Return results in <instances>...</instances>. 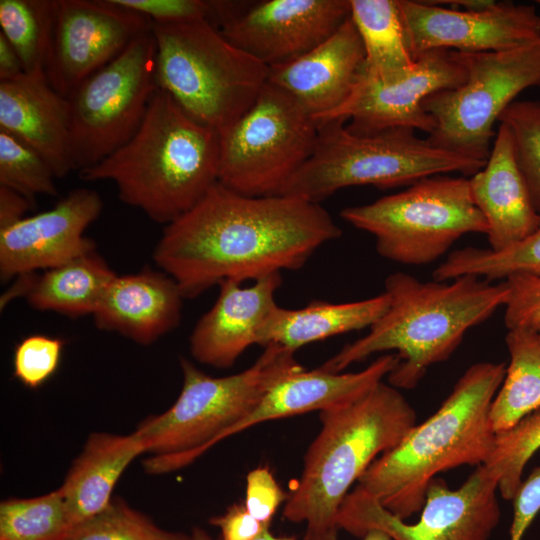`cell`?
<instances>
[{"label":"cell","mask_w":540,"mask_h":540,"mask_svg":"<svg viewBox=\"0 0 540 540\" xmlns=\"http://www.w3.org/2000/svg\"><path fill=\"white\" fill-rule=\"evenodd\" d=\"M341 228L319 204L286 195L248 196L220 182L165 225L156 265L195 298L225 280L240 283L298 270Z\"/></svg>","instance_id":"cell-1"},{"label":"cell","mask_w":540,"mask_h":540,"mask_svg":"<svg viewBox=\"0 0 540 540\" xmlns=\"http://www.w3.org/2000/svg\"><path fill=\"white\" fill-rule=\"evenodd\" d=\"M389 305L369 332L345 345L320 369L340 373L373 354L396 351L400 362L387 376L397 389H412L427 369L447 360L466 332L486 321L508 298L507 283L492 284L472 275L421 282L404 273L384 283Z\"/></svg>","instance_id":"cell-2"},{"label":"cell","mask_w":540,"mask_h":540,"mask_svg":"<svg viewBox=\"0 0 540 540\" xmlns=\"http://www.w3.org/2000/svg\"><path fill=\"white\" fill-rule=\"evenodd\" d=\"M219 154V132L158 88L133 137L78 175L83 181L113 182L123 203L167 225L218 182Z\"/></svg>","instance_id":"cell-3"},{"label":"cell","mask_w":540,"mask_h":540,"mask_svg":"<svg viewBox=\"0 0 540 540\" xmlns=\"http://www.w3.org/2000/svg\"><path fill=\"white\" fill-rule=\"evenodd\" d=\"M506 368L504 362L471 365L438 410L379 456L356 487L406 520L421 511L428 485L439 473L462 465L484 464L496 436L490 406Z\"/></svg>","instance_id":"cell-4"},{"label":"cell","mask_w":540,"mask_h":540,"mask_svg":"<svg viewBox=\"0 0 540 540\" xmlns=\"http://www.w3.org/2000/svg\"><path fill=\"white\" fill-rule=\"evenodd\" d=\"M404 395L383 381L359 398L320 412L321 429L304 456L302 474L283 517L306 533L338 530L339 508L368 467L416 425Z\"/></svg>","instance_id":"cell-5"},{"label":"cell","mask_w":540,"mask_h":540,"mask_svg":"<svg viewBox=\"0 0 540 540\" xmlns=\"http://www.w3.org/2000/svg\"><path fill=\"white\" fill-rule=\"evenodd\" d=\"M247 369L212 377L180 358L181 392L174 404L142 421L135 432L154 455L144 460L149 474L180 469L197 459L250 413L267 391L286 375L302 369L293 351L269 344Z\"/></svg>","instance_id":"cell-6"},{"label":"cell","mask_w":540,"mask_h":540,"mask_svg":"<svg viewBox=\"0 0 540 540\" xmlns=\"http://www.w3.org/2000/svg\"><path fill=\"white\" fill-rule=\"evenodd\" d=\"M345 123L336 119L318 124L312 155L278 195L319 203L350 186L389 189L451 172L472 176L486 164L438 148L411 128L359 135Z\"/></svg>","instance_id":"cell-7"},{"label":"cell","mask_w":540,"mask_h":540,"mask_svg":"<svg viewBox=\"0 0 540 540\" xmlns=\"http://www.w3.org/2000/svg\"><path fill=\"white\" fill-rule=\"evenodd\" d=\"M158 88L218 132L239 119L268 81L269 67L229 42L208 18L153 23Z\"/></svg>","instance_id":"cell-8"},{"label":"cell","mask_w":540,"mask_h":540,"mask_svg":"<svg viewBox=\"0 0 540 540\" xmlns=\"http://www.w3.org/2000/svg\"><path fill=\"white\" fill-rule=\"evenodd\" d=\"M340 216L375 237L383 258L424 265L442 257L463 235L487 234L469 179L436 175L374 202L347 207Z\"/></svg>","instance_id":"cell-9"},{"label":"cell","mask_w":540,"mask_h":540,"mask_svg":"<svg viewBox=\"0 0 540 540\" xmlns=\"http://www.w3.org/2000/svg\"><path fill=\"white\" fill-rule=\"evenodd\" d=\"M318 133L298 101L267 81L254 104L219 131L218 182L248 196L278 195L312 155Z\"/></svg>","instance_id":"cell-10"},{"label":"cell","mask_w":540,"mask_h":540,"mask_svg":"<svg viewBox=\"0 0 540 540\" xmlns=\"http://www.w3.org/2000/svg\"><path fill=\"white\" fill-rule=\"evenodd\" d=\"M456 55L466 81L424 101L434 121L427 140L443 150L486 161L495 122L522 91L540 87V39L506 51Z\"/></svg>","instance_id":"cell-11"},{"label":"cell","mask_w":540,"mask_h":540,"mask_svg":"<svg viewBox=\"0 0 540 540\" xmlns=\"http://www.w3.org/2000/svg\"><path fill=\"white\" fill-rule=\"evenodd\" d=\"M155 55L152 31L145 32L69 95L73 170L98 164L137 132L158 90Z\"/></svg>","instance_id":"cell-12"},{"label":"cell","mask_w":540,"mask_h":540,"mask_svg":"<svg viewBox=\"0 0 540 540\" xmlns=\"http://www.w3.org/2000/svg\"><path fill=\"white\" fill-rule=\"evenodd\" d=\"M498 480L483 464L457 489L440 477L428 485L415 523H407L378 499L355 487L344 498L336 524L362 538L377 529L392 540H488L500 520Z\"/></svg>","instance_id":"cell-13"},{"label":"cell","mask_w":540,"mask_h":540,"mask_svg":"<svg viewBox=\"0 0 540 540\" xmlns=\"http://www.w3.org/2000/svg\"><path fill=\"white\" fill-rule=\"evenodd\" d=\"M152 29L146 15L113 0H56L46 76L65 98Z\"/></svg>","instance_id":"cell-14"},{"label":"cell","mask_w":540,"mask_h":540,"mask_svg":"<svg viewBox=\"0 0 540 540\" xmlns=\"http://www.w3.org/2000/svg\"><path fill=\"white\" fill-rule=\"evenodd\" d=\"M409 51L499 52L540 39V15L532 4L496 2L481 11L445 8L430 1L397 0Z\"/></svg>","instance_id":"cell-15"},{"label":"cell","mask_w":540,"mask_h":540,"mask_svg":"<svg viewBox=\"0 0 540 540\" xmlns=\"http://www.w3.org/2000/svg\"><path fill=\"white\" fill-rule=\"evenodd\" d=\"M415 60L413 69L394 82H380L361 72L346 103L320 123L350 120L346 127L359 135L391 128L430 134L434 121L424 109V101L436 92L459 87L467 74L453 50L427 51Z\"/></svg>","instance_id":"cell-16"},{"label":"cell","mask_w":540,"mask_h":540,"mask_svg":"<svg viewBox=\"0 0 540 540\" xmlns=\"http://www.w3.org/2000/svg\"><path fill=\"white\" fill-rule=\"evenodd\" d=\"M350 17V0H267L239 9L217 28L269 68L293 61L329 38Z\"/></svg>","instance_id":"cell-17"},{"label":"cell","mask_w":540,"mask_h":540,"mask_svg":"<svg viewBox=\"0 0 540 540\" xmlns=\"http://www.w3.org/2000/svg\"><path fill=\"white\" fill-rule=\"evenodd\" d=\"M101 196L92 189L71 190L50 210L24 217L0 230V278L59 266L95 249L84 235L101 214Z\"/></svg>","instance_id":"cell-18"},{"label":"cell","mask_w":540,"mask_h":540,"mask_svg":"<svg viewBox=\"0 0 540 540\" xmlns=\"http://www.w3.org/2000/svg\"><path fill=\"white\" fill-rule=\"evenodd\" d=\"M364 60L362 40L349 17L306 54L269 68L268 81L295 98L318 124L350 98Z\"/></svg>","instance_id":"cell-19"},{"label":"cell","mask_w":540,"mask_h":540,"mask_svg":"<svg viewBox=\"0 0 540 540\" xmlns=\"http://www.w3.org/2000/svg\"><path fill=\"white\" fill-rule=\"evenodd\" d=\"M282 284L281 273L254 281L249 287L234 280L219 284L214 305L201 316L189 338L192 357L215 368H229L252 345L277 306L275 294Z\"/></svg>","instance_id":"cell-20"},{"label":"cell","mask_w":540,"mask_h":540,"mask_svg":"<svg viewBox=\"0 0 540 540\" xmlns=\"http://www.w3.org/2000/svg\"><path fill=\"white\" fill-rule=\"evenodd\" d=\"M399 361L396 353H390L358 372L332 373L319 367L294 371L273 385L256 407L226 432L224 439L260 423L321 412L353 401L382 382Z\"/></svg>","instance_id":"cell-21"},{"label":"cell","mask_w":540,"mask_h":540,"mask_svg":"<svg viewBox=\"0 0 540 540\" xmlns=\"http://www.w3.org/2000/svg\"><path fill=\"white\" fill-rule=\"evenodd\" d=\"M183 299L169 275L144 268L116 275L92 316L98 329L149 345L179 325Z\"/></svg>","instance_id":"cell-22"},{"label":"cell","mask_w":540,"mask_h":540,"mask_svg":"<svg viewBox=\"0 0 540 540\" xmlns=\"http://www.w3.org/2000/svg\"><path fill=\"white\" fill-rule=\"evenodd\" d=\"M476 207L484 216L490 249H505L534 232L540 224L528 186L517 165L512 136L499 124L489 157L469 179Z\"/></svg>","instance_id":"cell-23"},{"label":"cell","mask_w":540,"mask_h":540,"mask_svg":"<svg viewBox=\"0 0 540 540\" xmlns=\"http://www.w3.org/2000/svg\"><path fill=\"white\" fill-rule=\"evenodd\" d=\"M0 129L41 154L57 178L73 170L68 99L52 88L46 76L23 74L0 81Z\"/></svg>","instance_id":"cell-24"},{"label":"cell","mask_w":540,"mask_h":540,"mask_svg":"<svg viewBox=\"0 0 540 540\" xmlns=\"http://www.w3.org/2000/svg\"><path fill=\"white\" fill-rule=\"evenodd\" d=\"M116 275L95 248L59 266L16 277L0 299L1 308L23 297L35 310L72 318L93 315Z\"/></svg>","instance_id":"cell-25"},{"label":"cell","mask_w":540,"mask_h":540,"mask_svg":"<svg viewBox=\"0 0 540 540\" xmlns=\"http://www.w3.org/2000/svg\"><path fill=\"white\" fill-rule=\"evenodd\" d=\"M145 452V444L135 431L129 435L95 432L88 437L58 488L74 527L110 504L125 469Z\"/></svg>","instance_id":"cell-26"},{"label":"cell","mask_w":540,"mask_h":540,"mask_svg":"<svg viewBox=\"0 0 540 540\" xmlns=\"http://www.w3.org/2000/svg\"><path fill=\"white\" fill-rule=\"evenodd\" d=\"M388 305L385 292L344 303L312 300L298 309L277 305L260 330L258 345L278 344L295 352L313 342L370 328L386 312Z\"/></svg>","instance_id":"cell-27"},{"label":"cell","mask_w":540,"mask_h":540,"mask_svg":"<svg viewBox=\"0 0 540 540\" xmlns=\"http://www.w3.org/2000/svg\"><path fill=\"white\" fill-rule=\"evenodd\" d=\"M352 19L363 43L362 72L380 82L405 77L414 67L397 0H350Z\"/></svg>","instance_id":"cell-28"},{"label":"cell","mask_w":540,"mask_h":540,"mask_svg":"<svg viewBox=\"0 0 540 540\" xmlns=\"http://www.w3.org/2000/svg\"><path fill=\"white\" fill-rule=\"evenodd\" d=\"M510 363L490 406L497 434L540 410V342L533 329H510L505 338Z\"/></svg>","instance_id":"cell-29"},{"label":"cell","mask_w":540,"mask_h":540,"mask_svg":"<svg viewBox=\"0 0 540 540\" xmlns=\"http://www.w3.org/2000/svg\"><path fill=\"white\" fill-rule=\"evenodd\" d=\"M524 274L540 278V224L521 241L502 250L466 247L451 252L432 273L436 281L472 275L491 281Z\"/></svg>","instance_id":"cell-30"},{"label":"cell","mask_w":540,"mask_h":540,"mask_svg":"<svg viewBox=\"0 0 540 540\" xmlns=\"http://www.w3.org/2000/svg\"><path fill=\"white\" fill-rule=\"evenodd\" d=\"M55 8L56 0H0V32L18 53L25 74L46 76Z\"/></svg>","instance_id":"cell-31"},{"label":"cell","mask_w":540,"mask_h":540,"mask_svg":"<svg viewBox=\"0 0 540 540\" xmlns=\"http://www.w3.org/2000/svg\"><path fill=\"white\" fill-rule=\"evenodd\" d=\"M73 529L59 489L0 504V540H69Z\"/></svg>","instance_id":"cell-32"},{"label":"cell","mask_w":540,"mask_h":540,"mask_svg":"<svg viewBox=\"0 0 540 540\" xmlns=\"http://www.w3.org/2000/svg\"><path fill=\"white\" fill-rule=\"evenodd\" d=\"M538 449L540 410L496 434L493 450L483 465L496 476L498 490L504 499L513 500L522 483L524 468Z\"/></svg>","instance_id":"cell-33"},{"label":"cell","mask_w":540,"mask_h":540,"mask_svg":"<svg viewBox=\"0 0 540 540\" xmlns=\"http://www.w3.org/2000/svg\"><path fill=\"white\" fill-rule=\"evenodd\" d=\"M55 173L35 149L0 129V185L24 196L34 206L37 195L57 196Z\"/></svg>","instance_id":"cell-34"},{"label":"cell","mask_w":540,"mask_h":540,"mask_svg":"<svg viewBox=\"0 0 540 540\" xmlns=\"http://www.w3.org/2000/svg\"><path fill=\"white\" fill-rule=\"evenodd\" d=\"M188 536L158 527L120 499L74 527L69 540H187Z\"/></svg>","instance_id":"cell-35"},{"label":"cell","mask_w":540,"mask_h":540,"mask_svg":"<svg viewBox=\"0 0 540 540\" xmlns=\"http://www.w3.org/2000/svg\"><path fill=\"white\" fill-rule=\"evenodd\" d=\"M513 140L517 165L540 214V101L515 100L501 114Z\"/></svg>","instance_id":"cell-36"},{"label":"cell","mask_w":540,"mask_h":540,"mask_svg":"<svg viewBox=\"0 0 540 540\" xmlns=\"http://www.w3.org/2000/svg\"><path fill=\"white\" fill-rule=\"evenodd\" d=\"M63 344L61 339L46 335L26 337L14 351V376L26 387L38 388L57 370Z\"/></svg>","instance_id":"cell-37"},{"label":"cell","mask_w":540,"mask_h":540,"mask_svg":"<svg viewBox=\"0 0 540 540\" xmlns=\"http://www.w3.org/2000/svg\"><path fill=\"white\" fill-rule=\"evenodd\" d=\"M504 322L508 330L540 326V278L517 274L508 277Z\"/></svg>","instance_id":"cell-38"},{"label":"cell","mask_w":540,"mask_h":540,"mask_svg":"<svg viewBox=\"0 0 540 540\" xmlns=\"http://www.w3.org/2000/svg\"><path fill=\"white\" fill-rule=\"evenodd\" d=\"M245 494L247 511L266 525L271 524L279 506L288 499L267 467L255 468L247 474Z\"/></svg>","instance_id":"cell-39"},{"label":"cell","mask_w":540,"mask_h":540,"mask_svg":"<svg viewBox=\"0 0 540 540\" xmlns=\"http://www.w3.org/2000/svg\"><path fill=\"white\" fill-rule=\"evenodd\" d=\"M116 4L146 15L153 23H177L208 18L209 1L202 0H113Z\"/></svg>","instance_id":"cell-40"},{"label":"cell","mask_w":540,"mask_h":540,"mask_svg":"<svg viewBox=\"0 0 540 540\" xmlns=\"http://www.w3.org/2000/svg\"><path fill=\"white\" fill-rule=\"evenodd\" d=\"M513 517L509 540H522L534 518L540 511V466L522 480L513 498Z\"/></svg>","instance_id":"cell-41"},{"label":"cell","mask_w":540,"mask_h":540,"mask_svg":"<svg viewBox=\"0 0 540 540\" xmlns=\"http://www.w3.org/2000/svg\"><path fill=\"white\" fill-rule=\"evenodd\" d=\"M210 523L220 529L221 540H255L270 529L254 518L244 504L231 505L224 514L213 517Z\"/></svg>","instance_id":"cell-42"},{"label":"cell","mask_w":540,"mask_h":540,"mask_svg":"<svg viewBox=\"0 0 540 540\" xmlns=\"http://www.w3.org/2000/svg\"><path fill=\"white\" fill-rule=\"evenodd\" d=\"M32 204L18 192L0 185V230L24 218Z\"/></svg>","instance_id":"cell-43"},{"label":"cell","mask_w":540,"mask_h":540,"mask_svg":"<svg viewBox=\"0 0 540 540\" xmlns=\"http://www.w3.org/2000/svg\"><path fill=\"white\" fill-rule=\"evenodd\" d=\"M23 74L25 71L18 53L0 32V81L13 80Z\"/></svg>","instance_id":"cell-44"},{"label":"cell","mask_w":540,"mask_h":540,"mask_svg":"<svg viewBox=\"0 0 540 540\" xmlns=\"http://www.w3.org/2000/svg\"><path fill=\"white\" fill-rule=\"evenodd\" d=\"M337 531H330L326 533L313 534L306 533L303 540H338ZM361 540H392L386 533L383 531L372 529L364 534Z\"/></svg>","instance_id":"cell-45"},{"label":"cell","mask_w":540,"mask_h":540,"mask_svg":"<svg viewBox=\"0 0 540 540\" xmlns=\"http://www.w3.org/2000/svg\"><path fill=\"white\" fill-rule=\"evenodd\" d=\"M431 3L436 5H452L459 6L462 10L469 11H481L492 7L497 1L493 0H452V1H440V0H429Z\"/></svg>","instance_id":"cell-46"},{"label":"cell","mask_w":540,"mask_h":540,"mask_svg":"<svg viewBox=\"0 0 540 540\" xmlns=\"http://www.w3.org/2000/svg\"><path fill=\"white\" fill-rule=\"evenodd\" d=\"M255 540H297L294 536H274L270 529L265 530Z\"/></svg>","instance_id":"cell-47"},{"label":"cell","mask_w":540,"mask_h":540,"mask_svg":"<svg viewBox=\"0 0 540 540\" xmlns=\"http://www.w3.org/2000/svg\"><path fill=\"white\" fill-rule=\"evenodd\" d=\"M187 540H211V538L205 530L196 527L192 530Z\"/></svg>","instance_id":"cell-48"},{"label":"cell","mask_w":540,"mask_h":540,"mask_svg":"<svg viewBox=\"0 0 540 540\" xmlns=\"http://www.w3.org/2000/svg\"><path fill=\"white\" fill-rule=\"evenodd\" d=\"M535 331L537 332L539 342H540V326L537 329H535Z\"/></svg>","instance_id":"cell-49"},{"label":"cell","mask_w":540,"mask_h":540,"mask_svg":"<svg viewBox=\"0 0 540 540\" xmlns=\"http://www.w3.org/2000/svg\"><path fill=\"white\" fill-rule=\"evenodd\" d=\"M536 3L540 6V0H537Z\"/></svg>","instance_id":"cell-50"}]
</instances>
